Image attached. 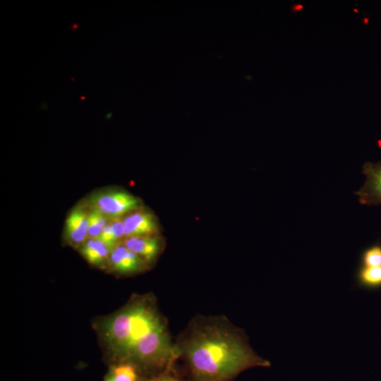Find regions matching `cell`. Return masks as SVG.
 Returning a JSON list of instances; mask_svg holds the SVG:
<instances>
[{"label":"cell","mask_w":381,"mask_h":381,"mask_svg":"<svg viewBox=\"0 0 381 381\" xmlns=\"http://www.w3.org/2000/svg\"><path fill=\"white\" fill-rule=\"evenodd\" d=\"M176 344L194 381H230L248 368L271 365L252 349L241 329L224 319L194 321Z\"/></svg>","instance_id":"1"},{"label":"cell","mask_w":381,"mask_h":381,"mask_svg":"<svg viewBox=\"0 0 381 381\" xmlns=\"http://www.w3.org/2000/svg\"><path fill=\"white\" fill-rule=\"evenodd\" d=\"M108 345L123 361L139 370L173 369L180 357L169 337L166 322L146 298L133 301L111 317L104 325Z\"/></svg>","instance_id":"2"},{"label":"cell","mask_w":381,"mask_h":381,"mask_svg":"<svg viewBox=\"0 0 381 381\" xmlns=\"http://www.w3.org/2000/svg\"><path fill=\"white\" fill-rule=\"evenodd\" d=\"M109 220L122 219L128 214L142 207L141 200L121 189H109L95 193L85 203Z\"/></svg>","instance_id":"3"},{"label":"cell","mask_w":381,"mask_h":381,"mask_svg":"<svg viewBox=\"0 0 381 381\" xmlns=\"http://www.w3.org/2000/svg\"><path fill=\"white\" fill-rule=\"evenodd\" d=\"M90 209L85 204L75 206L65 221L64 238L69 245L79 248L88 239Z\"/></svg>","instance_id":"4"},{"label":"cell","mask_w":381,"mask_h":381,"mask_svg":"<svg viewBox=\"0 0 381 381\" xmlns=\"http://www.w3.org/2000/svg\"><path fill=\"white\" fill-rule=\"evenodd\" d=\"M125 237L159 234L160 227L155 214L143 206L123 218Z\"/></svg>","instance_id":"5"},{"label":"cell","mask_w":381,"mask_h":381,"mask_svg":"<svg viewBox=\"0 0 381 381\" xmlns=\"http://www.w3.org/2000/svg\"><path fill=\"white\" fill-rule=\"evenodd\" d=\"M362 173L365 176V181L355 192L358 202L368 206L381 205V160L375 163L365 162Z\"/></svg>","instance_id":"6"},{"label":"cell","mask_w":381,"mask_h":381,"mask_svg":"<svg viewBox=\"0 0 381 381\" xmlns=\"http://www.w3.org/2000/svg\"><path fill=\"white\" fill-rule=\"evenodd\" d=\"M148 265L122 243L110 252L109 268L121 274H132L145 270Z\"/></svg>","instance_id":"7"},{"label":"cell","mask_w":381,"mask_h":381,"mask_svg":"<svg viewBox=\"0 0 381 381\" xmlns=\"http://www.w3.org/2000/svg\"><path fill=\"white\" fill-rule=\"evenodd\" d=\"M122 243L148 266L156 260L163 247V240L160 234L128 237L126 238Z\"/></svg>","instance_id":"8"},{"label":"cell","mask_w":381,"mask_h":381,"mask_svg":"<svg viewBox=\"0 0 381 381\" xmlns=\"http://www.w3.org/2000/svg\"><path fill=\"white\" fill-rule=\"evenodd\" d=\"M78 250L90 264L102 269L109 268L111 249L99 238L87 239Z\"/></svg>","instance_id":"9"},{"label":"cell","mask_w":381,"mask_h":381,"mask_svg":"<svg viewBox=\"0 0 381 381\" xmlns=\"http://www.w3.org/2000/svg\"><path fill=\"white\" fill-rule=\"evenodd\" d=\"M358 286L377 289L381 288V267H365L360 265L356 273Z\"/></svg>","instance_id":"10"},{"label":"cell","mask_w":381,"mask_h":381,"mask_svg":"<svg viewBox=\"0 0 381 381\" xmlns=\"http://www.w3.org/2000/svg\"><path fill=\"white\" fill-rule=\"evenodd\" d=\"M104 381H143L138 369L131 363L121 362L112 366Z\"/></svg>","instance_id":"11"},{"label":"cell","mask_w":381,"mask_h":381,"mask_svg":"<svg viewBox=\"0 0 381 381\" xmlns=\"http://www.w3.org/2000/svg\"><path fill=\"white\" fill-rule=\"evenodd\" d=\"M89 209L88 239L97 238L110 220L101 212L93 209Z\"/></svg>","instance_id":"12"},{"label":"cell","mask_w":381,"mask_h":381,"mask_svg":"<svg viewBox=\"0 0 381 381\" xmlns=\"http://www.w3.org/2000/svg\"><path fill=\"white\" fill-rule=\"evenodd\" d=\"M361 265L381 267V244L376 243L365 248L361 255Z\"/></svg>","instance_id":"13"},{"label":"cell","mask_w":381,"mask_h":381,"mask_svg":"<svg viewBox=\"0 0 381 381\" xmlns=\"http://www.w3.org/2000/svg\"><path fill=\"white\" fill-rule=\"evenodd\" d=\"M143 381H182L173 375L172 369L167 370Z\"/></svg>","instance_id":"14"}]
</instances>
